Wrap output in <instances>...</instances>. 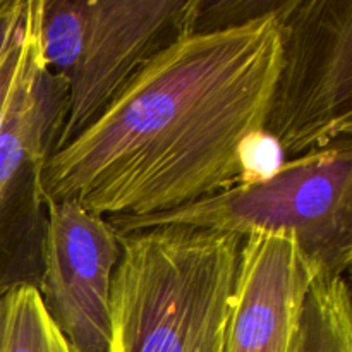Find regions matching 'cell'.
<instances>
[{
  "instance_id": "cell-1",
  "label": "cell",
  "mask_w": 352,
  "mask_h": 352,
  "mask_svg": "<svg viewBox=\"0 0 352 352\" xmlns=\"http://www.w3.org/2000/svg\"><path fill=\"white\" fill-rule=\"evenodd\" d=\"M272 2L158 52L112 105L38 167L43 203L151 217L250 181L280 67Z\"/></svg>"
},
{
  "instance_id": "cell-2",
  "label": "cell",
  "mask_w": 352,
  "mask_h": 352,
  "mask_svg": "<svg viewBox=\"0 0 352 352\" xmlns=\"http://www.w3.org/2000/svg\"><path fill=\"white\" fill-rule=\"evenodd\" d=\"M119 241L109 352H223L243 237L160 226Z\"/></svg>"
},
{
  "instance_id": "cell-3",
  "label": "cell",
  "mask_w": 352,
  "mask_h": 352,
  "mask_svg": "<svg viewBox=\"0 0 352 352\" xmlns=\"http://www.w3.org/2000/svg\"><path fill=\"white\" fill-rule=\"evenodd\" d=\"M198 0H41L38 47L65 105L50 153L95 122L167 45L196 30Z\"/></svg>"
},
{
  "instance_id": "cell-4",
  "label": "cell",
  "mask_w": 352,
  "mask_h": 352,
  "mask_svg": "<svg viewBox=\"0 0 352 352\" xmlns=\"http://www.w3.org/2000/svg\"><path fill=\"white\" fill-rule=\"evenodd\" d=\"M119 236L186 226L246 237L287 234L325 270L344 275L352 261V144L282 162L263 177L151 217H107Z\"/></svg>"
},
{
  "instance_id": "cell-5",
  "label": "cell",
  "mask_w": 352,
  "mask_h": 352,
  "mask_svg": "<svg viewBox=\"0 0 352 352\" xmlns=\"http://www.w3.org/2000/svg\"><path fill=\"white\" fill-rule=\"evenodd\" d=\"M280 67L265 136L291 162L351 144L352 0L272 2Z\"/></svg>"
},
{
  "instance_id": "cell-6",
  "label": "cell",
  "mask_w": 352,
  "mask_h": 352,
  "mask_svg": "<svg viewBox=\"0 0 352 352\" xmlns=\"http://www.w3.org/2000/svg\"><path fill=\"white\" fill-rule=\"evenodd\" d=\"M45 308L74 352H109L110 292L120 260L119 234L78 203L47 201Z\"/></svg>"
},
{
  "instance_id": "cell-7",
  "label": "cell",
  "mask_w": 352,
  "mask_h": 352,
  "mask_svg": "<svg viewBox=\"0 0 352 352\" xmlns=\"http://www.w3.org/2000/svg\"><path fill=\"white\" fill-rule=\"evenodd\" d=\"M322 272L296 237H244L223 352H292L306 296Z\"/></svg>"
},
{
  "instance_id": "cell-8",
  "label": "cell",
  "mask_w": 352,
  "mask_h": 352,
  "mask_svg": "<svg viewBox=\"0 0 352 352\" xmlns=\"http://www.w3.org/2000/svg\"><path fill=\"white\" fill-rule=\"evenodd\" d=\"M64 105V82L43 67L36 45L0 126V208L19 172L50 155Z\"/></svg>"
},
{
  "instance_id": "cell-9",
  "label": "cell",
  "mask_w": 352,
  "mask_h": 352,
  "mask_svg": "<svg viewBox=\"0 0 352 352\" xmlns=\"http://www.w3.org/2000/svg\"><path fill=\"white\" fill-rule=\"evenodd\" d=\"M292 352H352V301L344 275L322 272L313 282Z\"/></svg>"
},
{
  "instance_id": "cell-10",
  "label": "cell",
  "mask_w": 352,
  "mask_h": 352,
  "mask_svg": "<svg viewBox=\"0 0 352 352\" xmlns=\"http://www.w3.org/2000/svg\"><path fill=\"white\" fill-rule=\"evenodd\" d=\"M0 352H74L34 285L23 282L0 292Z\"/></svg>"
},
{
  "instance_id": "cell-11",
  "label": "cell",
  "mask_w": 352,
  "mask_h": 352,
  "mask_svg": "<svg viewBox=\"0 0 352 352\" xmlns=\"http://www.w3.org/2000/svg\"><path fill=\"white\" fill-rule=\"evenodd\" d=\"M41 0H33L26 21L17 36L0 58V126L9 110L12 96L23 79L30 58L38 45V16Z\"/></svg>"
},
{
  "instance_id": "cell-12",
  "label": "cell",
  "mask_w": 352,
  "mask_h": 352,
  "mask_svg": "<svg viewBox=\"0 0 352 352\" xmlns=\"http://www.w3.org/2000/svg\"><path fill=\"white\" fill-rule=\"evenodd\" d=\"M33 0H0V58L26 21Z\"/></svg>"
}]
</instances>
